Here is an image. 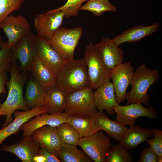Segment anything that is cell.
<instances>
[{
    "label": "cell",
    "instance_id": "4fadbf2b",
    "mask_svg": "<svg viewBox=\"0 0 162 162\" xmlns=\"http://www.w3.org/2000/svg\"><path fill=\"white\" fill-rule=\"evenodd\" d=\"M64 17V13L61 11L47 12L36 16L34 26L37 35L49 40L62 24Z\"/></svg>",
    "mask_w": 162,
    "mask_h": 162
},
{
    "label": "cell",
    "instance_id": "277c9868",
    "mask_svg": "<svg viewBox=\"0 0 162 162\" xmlns=\"http://www.w3.org/2000/svg\"><path fill=\"white\" fill-rule=\"evenodd\" d=\"M93 89L88 86L66 94L64 112L68 116L88 118L94 116L98 110L94 103Z\"/></svg>",
    "mask_w": 162,
    "mask_h": 162
},
{
    "label": "cell",
    "instance_id": "44dd1931",
    "mask_svg": "<svg viewBox=\"0 0 162 162\" xmlns=\"http://www.w3.org/2000/svg\"><path fill=\"white\" fill-rule=\"evenodd\" d=\"M66 94L56 85L45 89L44 106L48 113L52 114L64 112L66 104Z\"/></svg>",
    "mask_w": 162,
    "mask_h": 162
},
{
    "label": "cell",
    "instance_id": "52a82bcc",
    "mask_svg": "<svg viewBox=\"0 0 162 162\" xmlns=\"http://www.w3.org/2000/svg\"><path fill=\"white\" fill-rule=\"evenodd\" d=\"M110 138L102 130L93 135L80 138L78 146L95 162H106L112 147Z\"/></svg>",
    "mask_w": 162,
    "mask_h": 162
},
{
    "label": "cell",
    "instance_id": "603a6c76",
    "mask_svg": "<svg viewBox=\"0 0 162 162\" xmlns=\"http://www.w3.org/2000/svg\"><path fill=\"white\" fill-rule=\"evenodd\" d=\"M97 126L105 131L110 138L119 142L128 128L109 119L103 112L98 111L94 116Z\"/></svg>",
    "mask_w": 162,
    "mask_h": 162
},
{
    "label": "cell",
    "instance_id": "8992f818",
    "mask_svg": "<svg viewBox=\"0 0 162 162\" xmlns=\"http://www.w3.org/2000/svg\"><path fill=\"white\" fill-rule=\"evenodd\" d=\"M83 32L81 27L58 28L48 40L52 46L63 57L68 60L74 59L75 48Z\"/></svg>",
    "mask_w": 162,
    "mask_h": 162
},
{
    "label": "cell",
    "instance_id": "ab89813d",
    "mask_svg": "<svg viewBox=\"0 0 162 162\" xmlns=\"http://www.w3.org/2000/svg\"><path fill=\"white\" fill-rule=\"evenodd\" d=\"M162 157H159V160L158 162H161L162 161Z\"/></svg>",
    "mask_w": 162,
    "mask_h": 162
},
{
    "label": "cell",
    "instance_id": "30bf717a",
    "mask_svg": "<svg viewBox=\"0 0 162 162\" xmlns=\"http://www.w3.org/2000/svg\"><path fill=\"white\" fill-rule=\"evenodd\" d=\"M113 109L116 114V121L121 125H134L136 119L141 117H146L153 119L157 118V113L152 107L147 108L141 104L131 103L125 106L117 104L113 106Z\"/></svg>",
    "mask_w": 162,
    "mask_h": 162
},
{
    "label": "cell",
    "instance_id": "d6986e66",
    "mask_svg": "<svg viewBox=\"0 0 162 162\" xmlns=\"http://www.w3.org/2000/svg\"><path fill=\"white\" fill-rule=\"evenodd\" d=\"M93 93L95 105L98 111H106L107 114L113 115L115 112L113 106L117 104L115 98L114 91L112 82L109 81L97 88Z\"/></svg>",
    "mask_w": 162,
    "mask_h": 162
},
{
    "label": "cell",
    "instance_id": "83f0119b",
    "mask_svg": "<svg viewBox=\"0 0 162 162\" xmlns=\"http://www.w3.org/2000/svg\"><path fill=\"white\" fill-rule=\"evenodd\" d=\"M80 10L88 11L95 16H99L105 12H116L117 8L108 0H89L86 4L81 5Z\"/></svg>",
    "mask_w": 162,
    "mask_h": 162
},
{
    "label": "cell",
    "instance_id": "f35d334b",
    "mask_svg": "<svg viewBox=\"0 0 162 162\" xmlns=\"http://www.w3.org/2000/svg\"><path fill=\"white\" fill-rule=\"evenodd\" d=\"M4 42L3 41L2 37L0 34V49L1 48Z\"/></svg>",
    "mask_w": 162,
    "mask_h": 162
},
{
    "label": "cell",
    "instance_id": "4316f807",
    "mask_svg": "<svg viewBox=\"0 0 162 162\" xmlns=\"http://www.w3.org/2000/svg\"><path fill=\"white\" fill-rule=\"evenodd\" d=\"M57 157L62 162H92V160L76 146L63 144Z\"/></svg>",
    "mask_w": 162,
    "mask_h": 162
},
{
    "label": "cell",
    "instance_id": "7402d4cb",
    "mask_svg": "<svg viewBox=\"0 0 162 162\" xmlns=\"http://www.w3.org/2000/svg\"><path fill=\"white\" fill-rule=\"evenodd\" d=\"M153 135L152 129H146L134 125L127 129L118 144L128 150L134 149L140 143L146 141Z\"/></svg>",
    "mask_w": 162,
    "mask_h": 162
},
{
    "label": "cell",
    "instance_id": "9a60e30c",
    "mask_svg": "<svg viewBox=\"0 0 162 162\" xmlns=\"http://www.w3.org/2000/svg\"><path fill=\"white\" fill-rule=\"evenodd\" d=\"M39 144L29 136L10 145H2L0 150L12 153L22 162H34V158L38 154Z\"/></svg>",
    "mask_w": 162,
    "mask_h": 162
},
{
    "label": "cell",
    "instance_id": "d590c367",
    "mask_svg": "<svg viewBox=\"0 0 162 162\" xmlns=\"http://www.w3.org/2000/svg\"><path fill=\"white\" fill-rule=\"evenodd\" d=\"M38 155L44 156L46 159V162H61L57 157L43 148H40Z\"/></svg>",
    "mask_w": 162,
    "mask_h": 162
},
{
    "label": "cell",
    "instance_id": "d6a6232c",
    "mask_svg": "<svg viewBox=\"0 0 162 162\" xmlns=\"http://www.w3.org/2000/svg\"><path fill=\"white\" fill-rule=\"evenodd\" d=\"M12 62L11 50L4 42L0 49V73L10 72Z\"/></svg>",
    "mask_w": 162,
    "mask_h": 162
},
{
    "label": "cell",
    "instance_id": "e0dca14e",
    "mask_svg": "<svg viewBox=\"0 0 162 162\" xmlns=\"http://www.w3.org/2000/svg\"><path fill=\"white\" fill-rule=\"evenodd\" d=\"M68 115L64 112L50 114L48 113L39 115L24 123L20 128L23 132V137L31 135L37 128L46 125L57 127L66 122Z\"/></svg>",
    "mask_w": 162,
    "mask_h": 162
},
{
    "label": "cell",
    "instance_id": "9c48e42d",
    "mask_svg": "<svg viewBox=\"0 0 162 162\" xmlns=\"http://www.w3.org/2000/svg\"><path fill=\"white\" fill-rule=\"evenodd\" d=\"M37 56L56 76L68 60L62 56L44 38L35 35Z\"/></svg>",
    "mask_w": 162,
    "mask_h": 162
},
{
    "label": "cell",
    "instance_id": "8d00e7d4",
    "mask_svg": "<svg viewBox=\"0 0 162 162\" xmlns=\"http://www.w3.org/2000/svg\"><path fill=\"white\" fill-rule=\"evenodd\" d=\"M7 81V76L6 72L0 73V95L2 93L6 94L5 85Z\"/></svg>",
    "mask_w": 162,
    "mask_h": 162
},
{
    "label": "cell",
    "instance_id": "74e56055",
    "mask_svg": "<svg viewBox=\"0 0 162 162\" xmlns=\"http://www.w3.org/2000/svg\"><path fill=\"white\" fill-rule=\"evenodd\" d=\"M34 162H46V159L43 156L38 155L34 157Z\"/></svg>",
    "mask_w": 162,
    "mask_h": 162
},
{
    "label": "cell",
    "instance_id": "6da1fadb",
    "mask_svg": "<svg viewBox=\"0 0 162 162\" xmlns=\"http://www.w3.org/2000/svg\"><path fill=\"white\" fill-rule=\"evenodd\" d=\"M10 72V79L5 84L8 90V96L4 102L0 103V116H6L2 126L3 128L13 121L12 115L15 111L29 110L26 105L23 94V87L28 79L27 73L20 72L16 61L12 62Z\"/></svg>",
    "mask_w": 162,
    "mask_h": 162
},
{
    "label": "cell",
    "instance_id": "1f68e13d",
    "mask_svg": "<svg viewBox=\"0 0 162 162\" xmlns=\"http://www.w3.org/2000/svg\"><path fill=\"white\" fill-rule=\"evenodd\" d=\"M26 0H0V23L11 13L18 10Z\"/></svg>",
    "mask_w": 162,
    "mask_h": 162
},
{
    "label": "cell",
    "instance_id": "ffe728a7",
    "mask_svg": "<svg viewBox=\"0 0 162 162\" xmlns=\"http://www.w3.org/2000/svg\"><path fill=\"white\" fill-rule=\"evenodd\" d=\"M160 24L155 23L148 26H135L124 30L121 34L114 37L112 40L117 46L126 42H134L151 35L158 30Z\"/></svg>",
    "mask_w": 162,
    "mask_h": 162
},
{
    "label": "cell",
    "instance_id": "cb8c5ba5",
    "mask_svg": "<svg viewBox=\"0 0 162 162\" xmlns=\"http://www.w3.org/2000/svg\"><path fill=\"white\" fill-rule=\"evenodd\" d=\"M45 89L33 77H30L26 84L24 98L27 107L29 109L44 105Z\"/></svg>",
    "mask_w": 162,
    "mask_h": 162
},
{
    "label": "cell",
    "instance_id": "5bb4252c",
    "mask_svg": "<svg viewBox=\"0 0 162 162\" xmlns=\"http://www.w3.org/2000/svg\"><path fill=\"white\" fill-rule=\"evenodd\" d=\"M34 140L43 148L57 157L64 144L58 133L56 127L44 126L37 128L31 134Z\"/></svg>",
    "mask_w": 162,
    "mask_h": 162
},
{
    "label": "cell",
    "instance_id": "7a4b0ae2",
    "mask_svg": "<svg viewBox=\"0 0 162 162\" xmlns=\"http://www.w3.org/2000/svg\"><path fill=\"white\" fill-rule=\"evenodd\" d=\"M56 78V85L66 94L89 86L87 66L83 59L68 60Z\"/></svg>",
    "mask_w": 162,
    "mask_h": 162
},
{
    "label": "cell",
    "instance_id": "4dcf8cb0",
    "mask_svg": "<svg viewBox=\"0 0 162 162\" xmlns=\"http://www.w3.org/2000/svg\"><path fill=\"white\" fill-rule=\"evenodd\" d=\"M89 0H67L63 6L56 9L50 10L47 12H52L61 11L64 12V17L69 18L72 16H76L78 15L79 9L84 2Z\"/></svg>",
    "mask_w": 162,
    "mask_h": 162
},
{
    "label": "cell",
    "instance_id": "2e32d148",
    "mask_svg": "<svg viewBox=\"0 0 162 162\" xmlns=\"http://www.w3.org/2000/svg\"><path fill=\"white\" fill-rule=\"evenodd\" d=\"M94 45L110 71L122 63L124 59V51L114 43L112 39L103 37L100 42Z\"/></svg>",
    "mask_w": 162,
    "mask_h": 162
},
{
    "label": "cell",
    "instance_id": "836d02e7",
    "mask_svg": "<svg viewBox=\"0 0 162 162\" xmlns=\"http://www.w3.org/2000/svg\"><path fill=\"white\" fill-rule=\"evenodd\" d=\"M152 130L154 137L148 139L146 142L159 157H162V130L156 128Z\"/></svg>",
    "mask_w": 162,
    "mask_h": 162
},
{
    "label": "cell",
    "instance_id": "5b68a950",
    "mask_svg": "<svg viewBox=\"0 0 162 162\" xmlns=\"http://www.w3.org/2000/svg\"><path fill=\"white\" fill-rule=\"evenodd\" d=\"M83 59L87 68L89 86L96 89L110 80V71L107 68L101 56L92 43L84 50Z\"/></svg>",
    "mask_w": 162,
    "mask_h": 162
},
{
    "label": "cell",
    "instance_id": "7c38bea8",
    "mask_svg": "<svg viewBox=\"0 0 162 162\" xmlns=\"http://www.w3.org/2000/svg\"><path fill=\"white\" fill-rule=\"evenodd\" d=\"M134 68L130 62L122 63L112 69L110 74L116 101L119 105L126 100V91L132 82Z\"/></svg>",
    "mask_w": 162,
    "mask_h": 162
},
{
    "label": "cell",
    "instance_id": "8fae6325",
    "mask_svg": "<svg viewBox=\"0 0 162 162\" xmlns=\"http://www.w3.org/2000/svg\"><path fill=\"white\" fill-rule=\"evenodd\" d=\"M30 25L24 16H15L10 14L0 23V29H2L7 37L6 44L10 49L30 31Z\"/></svg>",
    "mask_w": 162,
    "mask_h": 162
},
{
    "label": "cell",
    "instance_id": "f1b7e54d",
    "mask_svg": "<svg viewBox=\"0 0 162 162\" xmlns=\"http://www.w3.org/2000/svg\"><path fill=\"white\" fill-rule=\"evenodd\" d=\"M58 133L64 144L78 146L80 138L77 132L68 123L64 122L56 127Z\"/></svg>",
    "mask_w": 162,
    "mask_h": 162
},
{
    "label": "cell",
    "instance_id": "3957f363",
    "mask_svg": "<svg viewBox=\"0 0 162 162\" xmlns=\"http://www.w3.org/2000/svg\"><path fill=\"white\" fill-rule=\"evenodd\" d=\"M160 77L158 70L148 68L145 64H141L134 72L131 89L126 93L127 105L139 103L149 106L150 96L147 90L150 86L157 83Z\"/></svg>",
    "mask_w": 162,
    "mask_h": 162
},
{
    "label": "cell",
    "instance_id": "f546056e",
    "mask_svg": "<svg viewBox=\"0 0 162 162\" xmlns=\"http://www.w3.org/2000/svg\"><path fill=\"white\" fill-rule=\"evenodd\" d=\"M133 156L128 150L119 144L112 146L107 156L106 162H132Z\"/></svg>",
    "mask_w": 162,
    "mask_h": 162
},
{
    "label": "cell",
    "instance_id": "d4e9b609",
    "mask_svg": "<svg viewBox=\"0 0 162 162\" xmlns=\"http://www.w3.org/2000/svg\"><path fill=\"white\" fill-rule=\"evenodd\" d=\"M30 71L32 77L44 89L56 85L55 76L37 56L33 61Z\"/></svg>",
    "mask_w": 162,
    "mask_h": 162
},
{
    "label": "cell",
    "instance_id": "e575fe53",
    "mask_svg": "<svg viewBox=\"0 0 162 162\" xmlns=\"http://www.w3.org/2000/svg\"><path fill=\"white\" fill-rule=\"evenodd\" d=\"M159 157L151 147L146 148L141 152L139 162H158Z\"/></svg>",
    "mask_w": 162,
    "mask_h": 162
},
{
    "label": "cell",
    "instance_id": "484cf974",
    "mask_svg": "<svg viewBox=\"0 0 162 162\" xmlns=\"http://www.w3.org/2000/svg\"><path fill=\"white\" fill-rule=\"evenodd\" d=\"M66 122L77 132L80 138L92 135L101 130L96 124L94 116L88 118L68 116Z\"/></svg>",
    "mask_w": 162,
    "mask_h": 162
},
{
    "label": "cell",
    "instance_id": "ba28073f",
    "mask_svg": "<svg viewBox=\"0 0 162 162\" xmlns=\"http://www.w3.org/2000/svg\"><path fill=\"white\" fill-rule=\"evenodd\" d=\"M10 49L12 62L18 60L20 63L19 68L21 71L26 73L30 71L33 61L37 56L35 35L30 31Z\"/></svg>",
    "mask_w": 162,
    "mask_h": 162
},
{
    "label": "cell",
    "instance_id": "ac0fdd59",
    "mask_svg": "<svg viewBox=\"0 0 162 162\" xmlns=\"http://www.w3.org/2000/svg\"><path fill=\"white\" fill-rule=\"evenodd\" d=\"M47 113L48 110L44 105L27 111H15L14 112V119L8 125L0 129V145L9 136L18 134L20 128L24 123L33 117Z\"/></svg>",
    "mask_w": 162,
    "mask_h": 162
}]
</instances>
